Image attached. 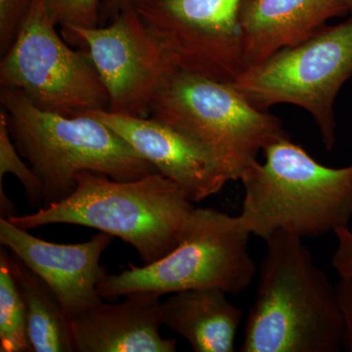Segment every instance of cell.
I'll return each mask as SVG.
<instances>
[{"label": "cell", "mask_w": 352, "mask_h": 352, "mask_svg": "<svg viewBox=\"0 0 352 352\" xmlns=\"http://www.w3.org/2000/svg\"><path fill=\"white\" fill-rule=\"evenodd\" d=\"M135 0H102L100 11V25L109 24L122 11L132 6Z\"/></svg>", "instance_id": "23"}, {"label": "cell", "mask_w": 352, "mask_h": 352, "mask_svg": "<svg viewBox=\"0 0 352 352\" xmlns=\"http://www.w3.org/2000/svg\"><path fill=\"white\" fill-rule=\"evenodd\" d=\"M242 352H338L344 320L336 285L302 239L279 231L265 241Z\"/></svg>", "instance_id": "1"}, {"label": "cell", "mask_w": 352, "mask_h": 352, "mask_svg": "<svg viewBox=\"0 0 352 352\" xmlns=\"http://www.w3.org/2000/svg\"><path fill=\"white\" fill-rule=\"evenodd\" d=\"M347 4H349V13H351L352 16V0H346Z\"/></svg>", "instance_id": "25"}, {"label": "cell", "mask_w": 352, "mask_h": 352, "mask_svg": "<svg viewBox=\"0 0 352 352\" xmlns=\"http://www.w3.org/2000/svg\"><path fill=\"white\" fill-rule=\"evenodd\" d=\"M0 104L14 144L43 182L41 208L72 195L80 171H94L120 182L159 173L96 118L46 112L14 87L0 88Z\"/></svg>", "instance_id": "4"}, {"label": "cell", "mask_w": 352, "mask_h": 352, "mask_svg": "<svg viewBox=\"0 0 352 352\" xmlns=\"http://www.w3.org/2000/svg\"><path fill=\"white\" fill-rule=\"evenodd\" d=\"M245 0H135L143 24L182 71L232 82L244 71L239 14Z\"/></svg>", "instance_id": "9"}, {"label": "cell", "mask_w": 352, "mask_h": 352, "mask_svg": "<svg viewBox=\"0 0 352 352\" xmlns=\"http://www.w3.org/2000/svg\"><path fill=\"white\" fill-rule=\"evenodd\" d=\"M251 234L239 217L212 208H194L177 245L152 264L106 275L98 285L102 298L132 292L159 295L187 289L215 288L238 295L249 288L256 265L249 252Z\"/></svg>", "instance_id": "6"}, {"label": "cell", "mask_w": 352, "mask_h": 352, "mask_svg": "<svg viewBox=\"0 0 352 352\" xmlns=\"http://www.w3.org/2000/svg\"><path fill=\"white\" fill-rule=\"evenodd\" d=\"M6 173H12L22 183L28 201L34 208L43 206V185L31 166L23 161L11 138L6 111H0V182Z\"/></svg>", "instance_id": "18"}, {"label": "cell", "mask_w": 352, "mask_h": 352, "mask_svg": "<svg viewBox=\"0 0 352 352\" xmlns=\"http://www.w3.org/2000/svg\"><path fill=\"white\" fill-rule=\"evenodd\" d=\"M113 236L99 232L80 244H56L0 219V243L50 287L69 320L102 302L98 285L107 275L101 256Z\"/></svg>", "instance_id": "11"}, {"label": "cell", "mask_w": 352, "mask_h": 352, "mask_svg": "<svg viewBox=\"0 0 352 352\" xmlns=\"http://www.w3.org/2000/svg\"><path fill=\"white\" fill-rule=\"evenodd\" d=\"M48 14L61 29H92L100 25L102 0H45Z\"/></svg>", "instance_id": "19"}, {"label": "cell", "mask_w": 352, "mask_h": 352, "mask_svg": "<svg viewBox=\"0 0 352 352\" xmlns=\"http://www.w3.org/2000/svg\"><path fill=\"white\" fill-rule=\"evenodd\" d=\"M351 78L352 16L278 51L229 83L258 110L268 111L277 104L305 109L318 126L324 147L331 151L337 141L333 105Z\"/></svg>", "instance_id": "7"}, {"label": "cell", "mask_w": 352, "mask_h": 352, "mask_svg": "<svg viewBox=\"0 0 352 352\" xmlns=\"http://www.w3.org/2000/svg\"><path fill=\"white\" fill-rule=\"evenodd\" d=\"M124 302L102 300L71 321L75 352H175L177 342L162 337L161 295L139 291Z\"/></svg>", "instance_id": "13"}, {"label": "cell", "mask_w": 352, "mask_h": 352, "mask_svg": "<svg viewBox=\"0 0 352 352\" xmlns=\"http://www.w3.org/2000/svg\"><path fill=\"white\" fill-rule=\"evenodd\" d=\"M45 0H32L15 43L0 61V85L18 88L36 107L66 117L110 109L87 50L60 38Z\"/></svg>", "instance_id": "8"}, {"label": "cell", "mask_w": 352, "mask_h": 352, "mask_svg": "<svg viewBox=\"0 0 352 352\" xmlns=\"http://www.w3.org/2000/svg\"><path fill=\"white\" fill-rule=\"evenodd\" d=\"M344 320V349L352 352V275L340 277L336 285Z\"/></svg>", "instance_id": "22"}, {"label": "cell", "mask_w": 352, "mask_h": 352, "mask_svg": "<svg viewBox=\"0 0 352 352\" xmlns=\"http://www.w3.org/2000/svg\"><path fill=\"white\" fill-rule=\"evenodd\" d=\"M338 239L337 249L333 252L332 266L340 277L352 275V231L342 228L335 233Z\"/></svg>", "instance_id": "21"}, {"label": "cell", "mask_w": 352, "mask_h": 352, "mask_svg": "<svg viewBox=\"0 0 352 352\" xmlns=\"http://www.w3.org/2000/svg\"><path fill=\"white\" fill-rule=\"evenodd\" d=\"M32 0H0V53L10 50L27 19Z\"/></svg>", "instance_id": "20"}, {"label": "cell", "mask_w": 352, "mask_h": 352, "mask_svg": "<svg viewBox=\"0 0 352 352\" xmlns=\"http://www.w3.org/2000/svg\"><path fill=\"white\" fill-rule=\"evenodd\" d=\"M347 13L346 0H245L239 14L244 71L303 43L329 20Z\"/></svg>", "instance_id": "14"}, {"label": "cell", "mask_w": 352, "mask_h": 352, "mask_svg": "<svg viewBox=\"0 0 352 352\" xmlns=\"http://www.w3.org/2000/svg\"><path fill=\"white\" fill-rule=\"evenodd\" d=\"M11 265L25 302L32 351H75L71 320L50 287L12 252Z\"/></svg>", "instance_id": "16"}, {"label": "cell", "mask_w": 352, "mask_h": 352, "mask_svg": "<svg viewBox=\"0 0 352 352\" xmlns=\"http://www.w3.org/2000/svg\"><path fill=\"white\" fill-rule=\"evenodd\" d=\"M15 206L13 201L6 196L3 190V182H0V219H9L16 217Z\"/></svg>", "instance_id": "24"}, {"label": "cell", "mask_w": 352, "mask_h": 352, "mask_svg": "<svg viewBox=\"0 0 352 352\" xmlns=\"http://www.w3.org/2000/svg\"><path fill=\"white\" fill-rule=\"evenodd\" d=\"M264 163L245 171L241 224L265 242L283 231L300 239L347 228L352 220V164L323 166L282 139L263 150Z\"/></svg>", "instance_id": "3"}, {"label": "cell", "mask_w": 352, "mask_h": 352, "mask_svg": "<svg viewBox=\"0 0 352 352\" xmlns=\"http://www.w3.org/2000/svg\"><path fill=\"white\" fill-rule=\"evenodd\" d=\"M192 203L182 186L160 173L120 182L83 170L64 201L8 220L28 231L58 223L97 229L131 245L148 265L177 245Z\"/></svg>", "instance_id": "2"}, {"label": "cell", "mask_w": 352, "mask_h": 352, "mask_svg": "<svg viewBox=\"0 0 352 352\" xmlns=\"http://www.w3.org/2000/svg\"><path fill=\"white\" fill-rule=\"evenodd\" d=\"M150 117L207 150L228 182L240 180L268 145L291 138L279 118L254 107L230 83L182 69L157 92Z\"/></svg>", "instance_id": "5"}, {"label": "cell", "mask_w": 352, "mask_h": 352, "mask_svg": "<svg viewBox=\"0 0 352 352\" xmlns=\"http://www.w3.org/2000/svg\"><path fill=\"white\" fill-rule=\"evenodd\" d=\"M0 351L32 352L22 294L11 265V252L0 250Z\"/></svg>", "instance_id": "17"}, {"label": "cell", "mask_w": 352, "mask_h": 352, "mask_svg": "<svg viewBox=\"0 0 352 352\" xmlns=\"http://www.w3.org/2000/svg\"><path fill=\"white\" fill-rule=\"evenodd\" d=\"M87 115L110 127L160 173L182 186L192 201L198 203L219 193L228 182L207 150L161 120L109 110Z\"/></svg>", "instance_id": "12"}, {"label": "cell", "mask_w": 352, "mask_h": 352, "mask_svg": "<svg viewBox=\"0 0 352 352\" xmlns=\"http://www.w3.org/2000/svg\"><path fill=\"white\" fill-rule=\"evenodd\" d=\"M65 41L87 50L113 113L150 117L157 92L179 67L129 7L108 25L61 29Z\"/></svg>", "instance_id": "10"}, {"label": "cell", "mask_w": 352, "mask_h": 352, "mask_svg": "<svg viewBox=\"0 0 352 352\" xmlns=\"http://www.w3.org/2000/svg\"><path fill=\"white\" fill-rule=\"evenodd\" d=\"M220 289L170 294L161 303L163 325L187 340L196 352H233L243 312Z\"/></svg>", "instance_id": "15"}]
</instances>
